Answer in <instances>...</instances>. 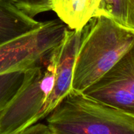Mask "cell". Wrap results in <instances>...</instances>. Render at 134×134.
I'll return each instance as SVG.
<instances>
[{
  "mask_svg": "<svg viewBox=\"0 0 134 134\" xmlns=\"http://www.w3.org/2000/svg\"><path fill=\"white\" fill-rule=\"evenodd\" d=\"M20 134H52L48 124L38 122L25 128Z\"/></svg>",
  "mask_w": 134,
  "mask_h": 134,
  "instance_id": "10",
  "label": "cell"
},
{
  "mask_svg": "<svg viewBox=\"0 0 134 134\" xmlns=\"http://www.w3.org/2000/svg\"><path fill=\"white\" fill-rule=\"evenodd\" d=\"M107 16L134 31V0H103Z\"/></svg>",
  "mask_w": 134,
  "mask_h": 134,
  "instance_id": "8",
  "label": "cell"
},
{
  "mask_svg": "<svg viewBox=\"0 0 134 134\" xmlns=\"http://www.w3.org/2000/svg\"><path fill=\"white\" fill-rule=\"evenodd\" d=\"M37 0H15L16 3L20 5H27L35 2Z\"/></svg>",
  "mask_w": 134,
  "mask_h": 134,
  "instance_id": "11",
  "label": "cell"
},
{
  "mask_svg": "<svg viewBox=\"0 0 134 134\" xmlns=\"http://www.w3.org/2000/svg\"><path fill=\"white\" fill-rule=\"evenodd\" d=\"M25 70H16L0 74V111L12 99L21 86Z\"/></svg>",
  "mask_w": 134,
  "mask_h": 134,
  "instance_id": "9",
  "label": "cell"
},
{
  "mask_svg": "<svg viewBox=\"0 0 134 134\" xmlns=\"http://www.w3.org/2000/svg\"><path fill=\"white\" fill-rule=\"evenodd\" d=\"M82 35V29L79 31L67 30L60 45L53 88L31 124L45 119L72 90L73 69Z\"/></svg>",
  "mask_w": 134,
  "mask_h": 134,
  "instance_id": "5",
  "label": "cell"
},
{
  "mask_svg": "<svg viewBox=\"0 0 134 134\" xmlns=\"http://www.w3.org/2000/svg\"><path fill=\"white\" fill-rule=\"evenodd\" d=\"M41 23L20 10L14 3L0 0V44L37 28Z\"/></svg>",
  "mask_w": 134,
  "mask_h": 134,
  "instance_id": "7",
  "label": "cell"
},
{
  "mask_svg": "<svg viewBox=\"0 0 134 134\" xmlns=\"http://www.w3.org/2000/svg\"><path fill=\"white\" fill-rule=\"evenodd\" d=\"M46 119L52 134H134V116L73 89Z\"/></svg>",
  "mask_w": 134,
  "mask_h": 134,
  "instance_id": "2",
  "label": "cell"
},
{
  "mask_svg": "<svg viewBox=\"0 0 134 134\" xmlns=\"http://www.w3.org/2000/svg\"><path fill=\"white\" fill-rule=\"evenodd\" d=\"M82 93L134 116V43L109 71Z\"/></svg>",
  "mask_w": 134,
  "mask_h": 134,
  "instance_id": "4",
  "label": "cell"
},
{
  "mask_svg": "<svg viewBox=\"0 0 134 134\" xmlns=\"http://www.w3.org/2000/svg\"><path fill=\"white\" fill-rule=\"evenodd\" d=\"M7 1H12V2L14 3V1H15V0H7Z\"/></svg>",
  "mask_w": 134,
  "mask_h": 134,
  "instance_id": "12",
  "label": "cell"
},
{
  "mask_svg": "<svg viewBox=\"0 0 134 134\" xmlns=\"http://www.w3.org/2000/svg\"><path fill=\"white\" fill-rule=\"evenodd\" d=\"M134 43V31L105 16L82 28L73 69L72 89L83 92L113 67Z\"/></svg>",
  "mask_w": 134,
  "mask_h": 134,
  "instance_id": "1",
  "label": "cell"
},
{
  "mask_svg": "<svg viewBox=\"0 0 134 134\" xmlns=\"http://www.w3.org/2000/svg\"><path fill=\"white\" fill-rule=\"evenodd\" d=\"M51 10L70 30H81L94 17L107 16L103 0H49ZM110 18V17H109Z\"/></svg>",
  "mask_w": 134,
  "mask_h": 134,
  "instance_id": "6",
  "label": "cell"
},
{
  "mask_svg": "<svg viewBox=\"0 0 134 134\" xmlns=\"http://www.w3.org/2000/svg\"><path fill=\"white\" fill-rule=\"evenodd\" d=\"M60 45L25 70L19 89L0 111V134H20L41 111L54 83Z\"/></svg>",
  "mask_w": 134,
  "mask_h": 134,
  "instance_id": "3",
  "label": "cell"
}]
</instances>
